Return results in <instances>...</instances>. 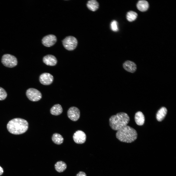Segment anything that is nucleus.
Masks as SVG:
<instances>
[{"label": "nucleus", "mask_w": 176, "mask_h": 176, "mask_svg": "<svg viewBox=\"0 0 176 176\" xmlns=\"http://www.w3.org/2000/svg\"><path fill=\"white\" fill-rule=\"evenodd\" d=\"M87 6L90 10L95 11L99 8V4L98 2L95 0H91L88 1Z\"/></svg>", "instance_id": "obj_17"}, {"label": "nucleus", "mask_w": 176, "mask_h": 176, "mask_svg": "<svg viewBox=\"0 0 176 176\" xmlns=\"http://www.w3.org/2000/svg\"><path fill=\"white\" fill-rule=\"evenodd\" d=\"M28 123L25 120L20 118H15L9 121L7 125L9 132L14 134L23 133L27 130Z\"/></svg>", "instance_id": "obj_1"}, {"label": "nucleus", "mask_w": 176, "mask_h": 176, "mask_svg": "<svg viewBox=\"0 0 176 176\" xmlns=\"http://www.w3.org/2000/svg\"><path fill=\"white\" fill-rule=\"evenodd\" d=\"M54 77L51 74L47 73H44L39 77V81L41 83L44 85H49L53 82Z\"/></svg>", "instance_id": "obj_10"}, {"label": "nucleus", "mask_w": 176, "mask_h": 176, "mask_svg": "<svg viewBox=\"0 0 176 176\" xmlns=\"http://www.w3.org/2000/svg\"><path fill=\"white\" fill-rule=\"evenodd\" d=\"M57 41L56 37L54 35L50 34L44 36L42 40L43 45L46 47H50L54 45Z\"/></svg>", "instance_id": "obj_8"}, {"label": "nucleus", "mask_w": 176, "mask_h": 176, "mask_svg": "<svg viewBox=\"0 0 176 176\" xmlns=\"http://www.w3.org/2000/svg\"><path fill=\"white\" fill-rule=\"evenodd\" d=\"M73 138L74 141L77 144H82L85 142L86 136L83 131L78 130L76 131L74 134Z\"/></svg>", "instance_id": "obj_9"}, {"label": "nucleus", "mask_w": 176, "mask_h": 176, "mask_svg": "<svg viewBox=\"0 0 176 176\" xmlns=\"http://www.w3.org/2000/svg\"><path fill=\"white\" fill-rule=\"evenodd\" d=\"M3 172V168L0 166V175H2Z\"/></svg>", "instance_id": "obj_24"}, {"label": "nucleus", "mask_w": 176, "mask_h": 176, "mask_svg": "<svg viewBox=\"0 0 176 176\" xmlns=\"http://www.w3.org/2000/svg\"><path fill=\"white\" fill-rule=\"evenodd\" d=\"M136 131L134 129L127 125L117 131L116 133L117 138L121 142L131 143L137 137Z\"/></svg>", "instance_id": "obj_2"}, {"label": "nucleus", "mask_w": 176, "mask_h": 176, "mask_svg": "<svg viewBox=\"0 0 176 176\" xmlns=\"http://www.w3.org/2000/svg\"><path fill=\"white\" fill-rule=\"evenodd\" d=\"M135 120L137 124L141 126L143 125L145 121V117L143 113L141 111L137 112L135 116Z\"/></svg>", "instance_id": "obj_13"}, {"label": "nucleus", "mask_w": 176, "mask_h": 176, "mask_svg": "<svg viewBox=\"0 0 176 176\" xmlns=\"http://www.w3.org/2000/svg\"><path fill=\"white\" fill-rule=\"evenodd\" d=\"M148 2L145 0H140L137 4V9L143 12L146 11L149 7Z\"/></svg>", "instance_id": "obj_16"}, {"label": "nucleus", "mask_w": 176, "mask_h": 176, "mask_svg": "<svg viewBox=\"0 0 176 176\" xmlns=\"http://www.w3.org/2000/svg\"><path fill=\"white\" fill-rule=\"evenodd\" d=\"M55 169L59 172L64 171L67 167L66 163L62 161H58L55 163Z\"/></svg>", "instance_id": "obj_18"}, {"label": "nucleus", "mask_w": 176, "mask_h": 176, "mask_svg": "<svg viewBox=\"0 0 176 176\" xmlns=\"http://www.w3.org/2000/svg\"><path fill=\"white\" fill-rule=\"evenodd\" d=\"M43 61L46 65L50 66L55 65L57 60L56 57L51 55H48L44 56L43 58Z\"/></svg>", "instance_id": "obj_11"}, {"label": "nucleus", "mask_w": 176, "mask_h": 176, "mask_svg": "<svg viewBox=\"0 0 176 176\" xmlns=\"http://www.w3.org/2000/svg\"><path fill=\"white\" fill-rule=\"evenodd\" d=\"M76 176H87V175L84 172L80 171L77 174Z\"/></svg>", "instance_id": "obj_23"}, {"label": "nucleus", "mask_w": 176, "mask_h": 176, "mask_svg": "<svg viewBox=\"0 0 176 176\" xmlns=\"http://www.w3.org/2000/svg\"><path fill=\"white\" fill-rule=\"evenodd\" d=\"M26 95L28 99L33 101H37L42 97L41 92L37 89L33 88L28 89L26 92Z\"/></svg>", "instance_id": "obj_6"}, {"label": "nucleus", "mask_w": 176, "mask_h": 176, "mask_svg": "<svg viewBox=\"0 0 176 176\" xmlns=\"http://www.w3.org/2000/svg\"><path fill=\"white\" fill-rule=\"evenodd\" d=\"M137 16V13L135 12L130 11L127 12L126 15V18L129 21L132 22L136 19Z\"/></svg>", "instance_id": "obj_20"}, {"label": "nucleus", "mask_w": 176, "mask_h": 176, "mask_svg": "<svg viewBox=\"0 0 176 176\" xmlns=\"http://www.w3.org/2000/svg\"><path fill=\"white\" fill-rule=\"evenodd\" d=\"M52 140L55 143L59 145L63 143L64 138L60 134L57 133H55L52 135Z\"/></svg>", "instance_id": "obj_19"}, {"label": "nucleus", "mask_w": 176, "mask_h": 176, "mask_svg": "<svg viewBox=\"0 0 176 176\" xmlns=\"http://www.w3.org/2000/svg\"><path fill=\"white\" fill-rule=\"evenodd\" d=\"M110 26L111 30L114 32L117 31L119 30L118 22L116 20H114L111 22Z\"/></svg>", "instance_id": "obj_21"}, {"label": "nucleus", "mask_w": 176, "mask_h": 176, "mask_svg": "<svg viewBox=\"0 0 176 176\" xmlns=\"http://www.w3.org/2000/svg\"><path fill=\"white\" fill-rule=\"evenodd\" d=\"M7 96V94L5 90L2 88L0 87V100L5 99Z\"/></svg>", "instance_id": "obj_22"}, {"label": "nucleus", "mask_w": 176, "mask_h": 176, "mask_svg": "<svg viewBox=\"0 0 176 176\" xmlns=\"http://www.w3.org/2000/svg\"><path fill=\"white\" fill-rule=\"evenodd\" d=\"M123 67L126 71L132 73H133L136 71L137 66L133 62L129 60L125 62L123 64Z\"/></svg>", "instance_id": "obj_12"}, {"label": "nucleus", "mask_w": 176, "mask_h": 176, "mask_svg": "<svg viewBox=\"0 0 176 176\" xmlns=\"http://www.w3.org/2000/svg\"><path fill=\"white\" fill-rule=\"evenodd\" d=\"M62 42L64 48L69 51H72L75 49L78 43L77 39L75 37L71 36L66 37Z\"/></svg>", "instance_id": "obj_5"}, {"label": "nucleus", "mask_w": 176, "mask_h": 176, "mask_svg": "<svg viewBox=\"0 0 176 176\" xmlns=\"http://www.w3.org/2000/svg\"><path fill=\"white\" fill-rule=\"evenodd\" d=\"M130 121L128 115L125 112H120L112 116L110 118V125L113 130L118 131L127 125Z\"/></svg>", "instance_id": "obj_3"}, {"label": "nucleus", "mask_w": 176, "mask_h": 176, "mask_svg": "<svg viewBox=\"0 0 176 176\" xmlns=\"http://www.w3.org/2000/svg\"><path fill=\"white\" fill-rule=\"evenodd\" d=\"M1 62L4 66L9 68L16 66L18 63L17 59L15 56L8 54H5L3 55Z\"/></svg>", "instance_id": "obj_4"}, {"label": "nucleus", "mask_w": 176, "mask_h": 176, "mask_svg": "<svg viewBox=\"0 0 176 176\" xmlns=\"http://www.w3.org/2000/svg\"><path fill=\"white\" fill-rule=\"evenodd\" d=\"M167 112L166 108L164 107L161 108L158 111L156 115L157 120L161 121L163 120L166 116Z\"/></svg>", "instance_id": "obj_14"}, {"label": "nucleus", "mask_w": 176, "mask_h": 176, "mask_svg": "<svg viewBox=\"0 0 176 176\" xmlns=\"http://www.w3.org/2000/svg\"><path fill=\"white\" fill-rule=\"evenodd\" d=\"M67 115L68 117L71 120L74 121H76L80 117V111L77 108L75 107H72L68 110Z\"/></svg>", "instance_id": "obj_7"}, {"label": "nucleus", "mask_w": 176, "mask_h": 176, "mask_svg": "<svg viewBox=\"0 0 176 176\" xmlns=\"http://www.w3.org/2000/svg\"><path fill=\"white\" fill-rule=\"evenodd\" d=\"M63 109L61 105L57 104L54 105L50 110L51 113L53 115H58L61 114L63 112Z\"/></svg>", "instance_id": "obj_15"}]
</instances>
